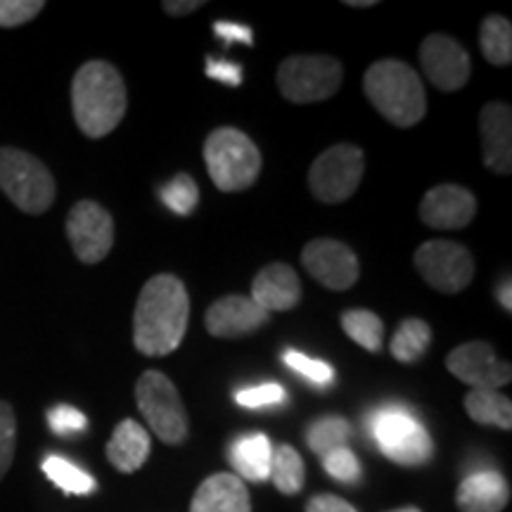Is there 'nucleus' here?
I'll return each instance as SVG.
<instances>
[{
	"label": "nucleus",
	"mask_w": 512,
	"mask_h": 512,
	"mask_svg": "<svg viewBox=\"0 0 512 512\" xmlns=\"http://www.w3.org/2000/svg\"><path fill=\"white\" fill-rule=\"evenodd\" d=\"M394 512H422L418 508H401V510H394Z\"/></svg>",
	"instance_id": "obj_43"
},
{
	"label": "nucleus",
	"mask_w": 512,
	"mask_h": 512,
	"mask_svg": "<svg viewBox=\"0 0 512 512\" xmlns=\"http://www.w3.org/2000/svg\"><path fill=\"white\" fill-rule=\"evenodd\" d=\"M432 344V328L420 318H408L399 325V330L394 332L389 351L396 361L401 363H415L422 358Z\"/></svg>",
	"instance_id": "obj_25"
},
{
	"label": "nucleus",
	"mask_w": 512,
	"mask_h": 512,
	"mask_svg": "<svg viewBox=\"0 0 512 512\" xmlns=\"http://www.w3.org/2000/svg\"><path fill=\"white\" fill-rule=\"evenodd\" d=\"M446 368L458 377L460 382L475 389H496L512 380V368L508 361L496 356L489 342H467L460 344L448 354Z\"/></svg>",
	"instance_id": "obj_13"
},
{
	"label": "nucleus",
	"mask_w": 512,
	"mask_h": 512,
	"mask_svg": "<svg viewBox=\"0 0 512 512\" xmlns=\"http://www.w3.org/2000/svg\"><path fill=\"white\" fill-rule=\"evenodd\" d=\"M72 110L83 136L105 138L126 114V86L105 60L81 64L72 81Z\"/></svg>",
	"instance_id": "obj_2"
},
{
	"label": "nucleus",
	"mask_w": 512,
	"mask_h": 512,
	"mask_svg": "<svg viewBox=\"0 0 512 512\" xmlns=\"http://www.w3.org/2000/svg\"><path fill=\"white\" fill-rule=\"evenodd\" d=\"M0 190L24 214H43L55 202V181L48 166L17 147H0Z\"/></svg>",
	"instance_id": "obj_5"
},
{
	"label": "nucleus",
	"mask_w": 512,
	"mask_h": 512,
	"mask_svg": "<svg viewBox=\"0 0 512 512\" xmlns=\"http://www.w3.org/2000/svg\"><path fill=\"white\" fill-rule=\"evenodd\" d=\"M363 93L389 124L399 128L420 124L427 112L425 86L406 62L380 60L370 64L363 76Z\"/></svg>",
	"instance_id": "obj_3"
},
{
	"label": "nucleus",
	"mask_w": 512,
	"mask_h": 512,
	"mask_svg": "<svg viewBox=\"0 0 512 512\" xmlns=\"http://www.w3.org/2000/svg\"><path fill=\"white\" fill-rule=\"evenodd\" d=\"M351 439V425L339 415H325L313 422L306 432V441H309V448L313 453H318L320 458L328 456L330 451H337V448H344Z\"/></svg>",
	"instance_id": "obj_28"
},
{
	"label": "nucleus",
	"mask_w": 512,
	"mask_h": 512,
	"mask_svg": "<svg viewBox=\"0 0 512 512\" xmlns=\"http://www.w3.org/2000/svg\"><path fill=\"white\" fill-rule=\"evenodd\" d=\"M512 280L510 278H505L503 280V285L498 287V302H501V306L505 311H512Z\"/></svg>",
	"instance_id": "obj_41"
},
{
	"label": "nucleus",
	"mask_w": 512,
	"mask_h": 512,
	"mask_svg": "<svg viewBox=\"0 0 512 512\" xmlns=\"http://www.w3.org/2000/svg\"><path fill=\"white\" fill-rule=\"evenodd\" d=\"M268 318L271 316L261 306H256L252 297L230 294V297H223L209 306L204 325H207L209 335L219 339H238L252 335L261 325L268 323Z\"/></svg>",
	"instance_id": "obj_16"
},
{
	"label": "nucleus",
	"mask_w": 512,
	"mask_h": 512,
	"mask_svg": "<svg viewBox=\"0 0 512 512\" xmlns=\"http://www.w3.org/2000/svg\"><path fill=\"white\" fill-rule=\"evenodd\" d=\"M268 479L275 484V489L285 496H294L304 489V460L294 451L292 446H278L273 448L271 456V472H268Z\"/></svg>",
	"instance_id": "obj_24"
},
{
	"label": "nucleus",
	"mask_w": 512,
	"mask_h": 512,
	"mask_svg": "<svg viewBox=\"0 0 512 512\" xmlns=\"http://www.w3.org/2000/svg\"><path fill=\"white\" fill-rule=\"evenodd\" d=\"M48 425L55 434L64 437V434H76L86 430L88 418L74 406H55L53 411L48 413Z\"/></svg>",
	"instance_id": "obj_36"
},
{
	"label": "nucleus",
	"mask_w": 512,
	"mask_h": 512,
	"mask_svg": "<svg viewBox=\"0 0 512 512\" xmlns=\"http://www.w3.org/2000/svg\"><path fill=\"white\" fill-rule=\"evenodd\" d=\"M475 214V195L453 183L437 185L420 202V221L434 230H460L470 226Z\"/></svg>",
	"instance_id": "obj_15"
},
{
	"label": "nucleus",
	"mask_w": 512,
	"mask_h": 512,
	"mask_svg": "<svg viewBox=\"0 0 512 512\" xmlns=\"http://www.w3.org/2000/svg\"><path fill=\"white\" fill-rule=\"evenodd\" d=\"M342 79V62L330 55H294L278 67L280 93L297 105L332 98Z\"/></svg>",
	"instance_id": "obj_8"
},
{
	"label": "nucleus",
	"mask_w": 512,
	"mask_h": 512,
	"mask_svg": "<svg viewBox=\"0 0 512 512\" xmlns=\"http://www.w3.org/2000/svg\"><path fill=\"white\" fill-rule=\"evenodd\" d=\"M43 472H46L50 482L60 486L64 494L86 496L95 491V479L62 456H48L43 460Z\"/></svg>",
	"instance_id": "obj_29"
},
{
	"label": "nucleus",
	"mask_w": 512,
	"mask_h": 512,
	"mask_svg": "<svg viewBox=\"0 0 512 512\" xmlns=\"http://www.w3.org/2000/svg\"><path fill=\"white\" fill-rule=\"evenodd\" d=\"M323 467L332 479H337V482L342 484H356L358 479H361V463H358L354 451L347 446L337 448V451H330L328 456H323Z\"/></svg>",
	"instance_id": "obj_32"
},
{
	"label": "nucleus",
	"mask_w": 512,
	"mask_h": 512,
	"mask_svg": "<svg viewBox=\"0 0 512 512\" xmlns=\"http://www.w3.org/2000/svg\"><path fill=\"white\" fill-rule=\"evenodd\" d=\"M302 264L309 275H313V280L335 292L354 287L361 275L356 254L344 242L332 238L309 242L302 252Z\"/></svg>",
	"instance_id": "obj_12"
},
{
	"label": "nucleus",
	"mask_w": 512,
	"mask_h": 512,
	"mask_svg": "<svg viewBox=\"0 0 512 512\" xmlns=\"http://www.w3.org/2000/svg\"><path fill=\"white\" fill-rule=\"evenodd\" d=\"M370 432L380 451L403 467H418L432 458V439L406 408H380L370 418Z\"/></svg>",
	"instance_id": "obj_6"
},
{
	"label": "nucleus",
	"mask_w": 512,
	"mask_h": 512,
	"mask_svg": "<svg viewBox=\"0 0 512 512\" xmlns=\"http://www.w3.org/2000/svg\"><path fill=\"white\" fill-rule=\"evenodd\" d=\"M479 48L494 67H508L512 62V24L501 15H491L479 29Z\"/></svg>",
	"instance_id": "obj_26"
},
{
	"label": "nucleus",
	"mask_w": 512,
	"mask_h": 512,
	"mask_svg": "<svg viewBox=\"0 0 512 512\" xmlns=\"http://www.w3.org/2000/svg\"><path fill=\"white\" fill-rule=\"evenodd\" d=\"M422 280L437 292L458 294L475 278V261L463 245L451 240H430L413 256Z\"/></svg>",
	"instance_id": "obj_10"
},
{
	"label": "nucleus",
	"mask_w": 512,
	"mask_h": 512,
	"mask_svg": "<svg viewBox=\"0 0 512 512\" xmlns=\"http://www.w3.org/2000/svg\"><path fill=\"white\" fill-rule=\"evenodd\" d=\"M190 512H252L247 486L238 475L219 472L197 486Z\"/></svg>",
	"instance_id": "obj_19"
},
{
	"label": "nucleus",
	"mask_w": 512,
	"mask_h": 512,
	"mask_svg": "<svg viewBox=\"0 0 512 512\" xmlns=\"http://www.w3.org/2000/svg\"><path fill=\"white\" fill-rule=\"evenodd\" d=\"M420 64L439 91H460L470 79V55L446 34H432L422 41Z\"/></svg>",
	"instance_id": "obj_14"
},
{
	"label": "nucleus",
	"mask_w": 512,
	"mask_h": 512,
	"mask_svg": "<svg viewBox=\"0 0 512 512\" xmlns=\"http://www.w3.org/2000/svg\"><path fill=\"white\" fill-rule=\"evenodd\" d=\"M17 444V420L10 403L0 401V479L8 475Z\"/></svg>",
	"instance_id": "obj_33"
},
{
	"label": "nucleus",
	"mask_w": 512,
	"mask_h": 512,
	"mask_svg": "<svg viewBox=\"0 0 512 512\" xmlns=\"http://www.w3.org/2000/svg\"><path fill=\"white\" fill-rule=\"evenodd\" d=\"M204 162L214 185L223 192L252 188L261 171V152L240 128L221 126L204 143Z\"/></svg>",
	"instance_id": "obj_4"
},
{
	"label": "nucleus",
	"mask_w": 512,
	"mask_h": 512,
	"mask_svg": "<svg viewBox=\"0 0 512 512\" xmlns=\"http://www.w3.org/2000/svg\"><path fill=\"white\" fill-rule=\"evenodd\" d=\"M235 401L245 408L278 406L285 401V389L280 384H261V387H247L235 394Z\"/></svg>",
	"instance_id": "obj_35"
},
{
	"label": "nucleus",
	"mask_w": 512,
	"mask_h": 512,
	"mask_svg": "<svg viewBox=\"0 0 512 512\" xmlns=\"http://www.w3.org/2000/svg\"><path fill=\"white\" fill-rule=\"evenodd\" d=\"M306 512H356V508L339 496L320 494L311 498L309 505H306Z\"/></svg>",
	"instance_id": "obj_38"
},
{
	"label": "nucleus",
	"mask_w": 512,
	"mask_h": 512,
	"mask_svg": "<svg viewBox=\"0 0 512 512\" xmlns=\"http://www.w3.org/2000/svg\"><path fill=\"white\" fill-rule=\"evenodd\" d=\"M347 5H351V8H370V5H375L373 0H361V3H358V0H349Z\"/></svg>",
	"instance_id": "obj_42"
},
{
	"label": "nucleus",
	"mask_w": 512,
	"mask_h": 512,
	"mask_svg": "<svg viewBox=\"0 0 512 512\" xmlns=\"http://www.w3.org/2000/svg\"><path fill=\"white\" fill-rule=\"evenodd\" d=\"M465 411L479 425L512 430V403L508 396L498 394L494 389H472L465 396Z\"/></svg>",
	"instance_id": "obj_23"
},
{
	"label": "nucleus",
	"mask_w": 512,
	"mask_h": 512,
	"mask_svg": "<svg viewBox=\"0 0 512 512\" xmlns=\"http://www.w3.org/2000/svg\"><path fill=\"white\" fill-rule=\"evenodd\" d=\"M366 171V155L361 147L342 143L330 147L313 162L309 171V188L313 197L325 204L349 200L361 185Z\"/></svg>",
	"instance_id": "obj_9"
},
{
	"label": "nucleus",
	"mask_w": 512,
	"mask_h": 512,
	"mask_svg": "<svg viewBox=\"0 0 512 512\" xmlns=\"http://www.w3.org/2000/svg\"><path fill=\"white\" fill-rule=\"evenodd\" d=\"M207 76L211 79L226 83L230 88H238L242 83V67L233 62H216V60H207Z\"/></svg>",
	"instance_id": "obj_37"
},
{
	"label": "nucleus",
	"mask_w": 512,
	"mask_h": 512,
	"mask_svg": "<svg viewBox=\"0 0 512 512\" xmlns=\"http://www.w3.org/2000/svg\"><path fill=\"white\" fill-rule=\"evenodd\" d=\"M252 299L268 316L294 309L299 304V299H302L299 275L287 264H271L261 268L252 283Z\"/></svg>",
	"instance_id": "obj_18"
},
{
	"label": "nucleus",
	"mask_w": 512,
	"mask_h": 512,
	"mask_svg": "<svg viewBox=\"0 0 512 512\" xmlns=\"http://www.w3.org/2000/svg\"><path fill=\"white\" fill-rule=\"evenodd\" d=\"M271 456V441L261 432L245 434L230 448V463L247 482H266L271 472Z\"/></svg>",
	"instance_id": "obj_22"
},
{
	"label": "nucleus",
	"mask_w": 512,
	"mask_h": 512,
	"mask_svg": "<svg viewBox=\"0 0 512 512\" xmlns=\"http://www.w3.org/2000/svg\"><path fill=\"white\" fill-rule=\"evenodd\" d=\"M43 8H46V3H41V0H0V27H22V24L38 17Z\"/></svg>",
	"instance_id": "obj_34"
},
{
	"label": "nucleus",
	"mask_w": 512,
	"mask_h": 512,
	"mask_svg": "<svg viewBox=\"0 0 512 512\" xmlns=\"http://www.w3.org/2000/svg\"><path fill=\"white\" fill-rule=\"evenodd\" d=\"M283 361L294 370V373L306 377V380L318 384V387H328V384L335 382V368L328 366L325 361H318V358L287 349L283 354Z\"/></svg>",
	"instance_id": "obj_31"
},
{
	"label": "nucleus",
	"mask_w": 512,
	"mask_h": 512,
	"mask_svg": "<svg viewBox=\"0 0 512 512\" xmlns=\"http://www.w3.org/2000/svg\"><path fill=\"white\" fill-rule=\"evenodd\" d=\"M342 328L349 339H354L358 347L366 351H377L384 344V323L377 313L368 309H349L342 313Z\"/></svg>",
	"instance_id": "obj_27"
},
{
	"label": "nucleus",
	"mask_w": 512,
	"mask_h": 512,
	"mask_svg": "<svg viewBox=\"0 0 512 512\" xmlns=\"http://www.w3.org/2000/svg\"><path fill=\"white\" fill-rule=\"evenodd\" d=\"M136 401L140 413L164 444L178 446L188 437V415L178 389L159 370H147L136 384Z\"/></svg>",
	"instance_id": "obj_7"
},
{
	"label": "nucleus",
	"mask_w": 512,
	"mask_h": 512,
	"mask_svg": "<svg viewBox=\"0 0 512 512\" xmlns=\"http://www.w3.org/2000/svg\"><path fill=\"white\" fill-rule=\"evenodd\" d=\"M200 8H202L200 0H190V3H176V0H166V3H164V10L169 12V15H174V17H185V15H190V12H195Z\"/></svg>",
	"instance_id": "obj_40"
},
{
	"label": "nucleus",
	"mask_w": 512,
	"mask_h": 512,
	"mask_svg": "<svg viewBox=\"0 0 512 512\" xmlns=\"http://www.w3.org/2000/svg\"><path fill=\"white\" fill-rule=\"evenodd\" d=\"M510 501V486L496 470L467 475L458 486L456 505L460 512H501Z\"/></svg>",
	"instance_id": "obj_20"
},
{
	"label": "nucleus",
	"mask_w": 512,
	"mask_h": 512,
	"mask_svg": "<svg viewBox=\"0 0 512 512\" xmlns=\"http://www.w3.org/2000/svg\"><path fill=\"white\" fill-rule=\"evenodd\" d=\"M190 318L188 290L171 273L152 275L133 313V342L145 356H169L181 347Z\"/></svg>",
	"instance_id": "obj_1"
},
{
	"label": "nucleus",
	"mask_w": 512,
	"mask_h": 512,
	"mask_svg": "<svg viewBox=\"0 0 512 512\" xmlns=\"http://www.w3.org/2000/svg\"><path fill=\"white\" fill-rule=\"evenodd\" d=\"M484 164L494 174L508 176L512 171V110L505 102H489L479 112Z\"/></svg>",
	"instance_id": "obj_17"
},
{
	"label": "nucleus",
	"mask_w": 512,
	"mask_h": 512,
	"mask_svg": "<svg viewBox=\"0 0 512 512\" xmlns=\"http://www.w3.org/2000/svg\"><path fill=\"white\" fill-rule=\"evenodd\" d=\"M67 238L83 264H100L114 247V221L102 204L76 202L67 216Z\"/></svg>",
	"instance_id": "obj_11"
},
{
	"label": "nucleus",
	"mask_w": 512,
	"mask_h": 512,
	"mask_svg": "<svg viewBox=\"0 0 512 512\" xmlns=\"http://www.w3.org/2000/svg\"><path fill=\"white\" fill-rule=\"evenodd\" d=\"M162 202L178 216H190L200 202V188H197L195 178L188 174H178L169 183L159 188Z\"/></svg>",
	"instance_id": "obj_30"
},
{
	"label": "nucleus",
	"mask_w": 512,
	"mask_h": 512,
	"mask_svg": "<svg viewBox=\"0 0 512 512\" xmlns=\"http://www.w3.org/2000/svg\"><path fill=\"white\" fill-rule=\"evenodd\" d=\"M150 434L136 420L126 418L114 427V434L107 444V458L124 475L140 470L150 456Z\"/></svg>",
	"instance_id": "obj_21"
},
{
	"label": "nucleus",
	"mask_w": 512,
	"mask_h": 512,
	"mask_svg": "<svg viewBox=\"0 0 512 512\" xmlns=\"http://www.w3.org/2000/svg\"><path fill=\"white\" fill-rule=\"evenodd\" d=\"M214 34L221 36L226 43H235V41H242L247 43V46H252L254 43V36H252V29L249 27H242V24H233V22H216L214 24Z\"/></svg>",
	"instance_id": "obj_39"
}]
</instances>
